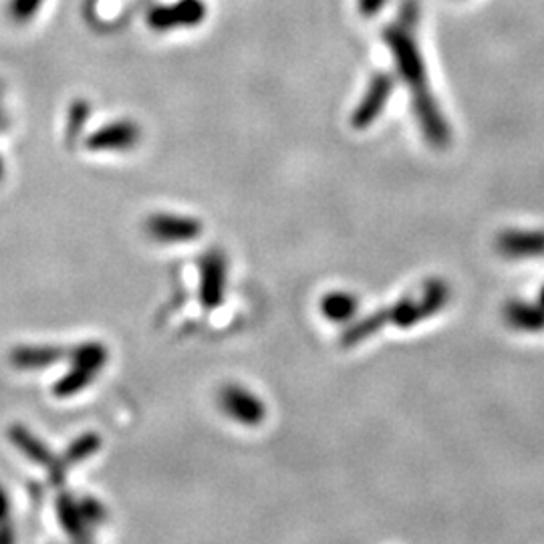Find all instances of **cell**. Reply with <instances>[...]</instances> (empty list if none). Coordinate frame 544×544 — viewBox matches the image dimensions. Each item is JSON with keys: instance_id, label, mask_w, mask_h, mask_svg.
Here are the masks:
<instances>
[{"instance_id": "cell-1", "label": "cell", "mask_w": 544, "mask_h": 544, "mask_svg": "<svg viewBox=\"0 0 544 544\" xmlns=\"http://www.w3.org/2000/svg\"><path fill=\"white\" fill-rule=\"evenodd\" d=\"M383 39L387 43V49L391 51V57L395 61L397 73L403 79V83L410 87L412 101H414V113L418 117L420 129L424 133L426 142L436 148L444 150L450 146L452 131L450 123L446 121L430 85H428V71L422 57V51L418 47V41L414 37V29L405 27L401 23L389 25L383 31Z\"/></svg>"}, {"instance_id": "cell-2", "label": "cell", "mask_w": 544, "mask_h": 544, "mask_svg": "<svg viewBox=\"0 0 544 544\" xmlns=\"http://www.w3.org/2000/svg\"><path fill=\"white\" fill-rule=\"evenodd\" d=\"M448 301H450V287L440 279H432L424 285V289L418 297L416 295L405 297L399 303H395L393 307L381 309V311L369 315L367 319L353 323L341 335V347H355V345L363 343L365 339L373 337L377 331H381L387 325H395L401 329L414 327V325L434 317L436 313H440L448 305Z\"/></svg>"}, {"instance_id": "cell-3", "label": "cell", "mask_w": 544, "mask_h": 544, "mask_svg": "<svg viewBox=\"0 0 544 544\" xmlns=\"http://www.w3.org/2000/svg\"><path fill=\"white\" fill-rule=\"evenodd\" d=\"M218 403L224 414L246 428H256L266 420V405L262 399L242 385H226L218 393Z\"/></svg>"}, {"instance_id": "cell-4", "label": "cell", "mask_w": 544, "mask_h": 544, "mask_svg": "<svg viewBox=\"0 0 544 544\" xmlns=\"http://www.w3.org/2000/svg\"><path fill=\"white\" fill-rule=\"evenodd\" d=\"M146 232L154 240L164 244H186V242L198 240L200 234L204 232V226L198 218H192V216L160 212V214H152L146 220Z\"/></svg>"}, {"instance_id": "cell-5", "label": "cell", "mask_w": 544, "mask_h": 544, "mask_svg": "<svg viewBox=\"0 0 544 544\" xmlns=\"http://www.w3.org/2000/svg\"><path fill=\"white\" fill-rule=\"evenodd\" d=\"M228 266L226 256L218 250H210L200 260V305L206 311H214L224 303L226 297Z\"/></svg>"}, {"instance_id": "cell-6", "label": "cell", "mask_w": 544, "mask_h": 544, "mask_svg": "<svg viewBox=\"0 0 544 544\" xmlns=\"http://www.w3.org/2000/svg\"><path fill=\"white\" fill-rule=\"evenodd\" d=\"M140 138L142 131L138 123L121 119L93 131L85 142V148L91 152H127L140 144Z\"/></svg>"}, {"instance_id": "cell-7", "label": "cell", "mask_w": 544, "mask_h": 544, "mask_svg": "<svg viewBox=\"0 0 544 544\" xmlns=\"http://www.w3.org/2000/svg\"><path fill=\"white\" fill-rule=\"evenodd\" d=\"M395 81L389 73H377L371 83L367 85V91L363 99L357 103L353 115H351V125L355 129H367L385 109L391 93H393Z\"/></svg>"}, {"instance_id": "cell-8", "label": "cell", "mask_w": 544, "mask_h": 544, "mask_svg": "<svg viewBox=\"0 0 544 544\" xmlns=\"http://www.w3.org/2000/svg\"><path fill=\"white\" fill-rule=\"evenodd\" d=\"M9 440L15 444V448L25 456L29 458L31 462H35L37 466H43L51 472V478L55 484L63 482L65 478V468L61 466V462H57L55 454L51 452V448L41 440L37 438L29 428L17 424V426H11L9 428Z\"/></svg>"}, {"instance_id": "cell-9", "label": "cell", "mask_w": 544, "mask_h": 544, "mask_svg": "<svg viewBox=\"0 0 544 544\" xmlns=\"http://www.w3.org/2000/svg\"><path fill=\"white\" fill-rule=\"evenodd\" d=\"M496 248L514 260L544 256V230H506L498 236Z\"/></svg>"}, {"instance_id": "cell-10", "label": "cell", "mask_w": 544, "mask_h": 544, "mask_svg": "<svg viewBox=\"0 0 544 544\" xmlns=\"http://www.w3.org/2000/svg\"><path fill=\"white\" fill-rule=\"evenodd\" d=\"M67 355V349L59 345H19L11 353V363L21 371H41Z\"/></svg>"}, {"instance_id": "cell-11", "label": "cell", "mask_w": 544, "mask_h": 544, "mask_svg": "<svg viewBox=\"0 0 544 544\" xmlns=\"http://www.w3.org/2000/svg\"><path fill=\"white\" fill-rule=\"evenodd\" d=\"M204 19V5L200 0H182L176 7L156 9L150 15V25L158 31H168L178 25H198Z\"/></svg>"}, {"instance_id": "cell-12", "label": "cell", "mask_w": 544, "mask_h": 544, "mask_svg": "<svg viewBox=\"0 0 544 544\" xmlns=\"http://www.w3.org/2000/svg\"><path fill=\"white\" fill-rule=\"evenodd\" d=\"M504 323L520 333H540L544 331V309L536 303L508 301L502 311Z\"/></svg>"}, {"instance_id": "cell-13", "label": "cell", "mask_w": 544, "mask_h": 544, "mask_svg": "<svg viewBox=\"0 0 544 544\" xmlns=\"http://www.w3.org/2000/svg\"><path fill=\"white\" fill-rule=\"evenodd\" d=\"M55 510H57V520L61 522L63 530L75 538V540H87V522L81 514L79 508V500H75L71 494H59L57 502H55Z\"/></svg>"}, {"instance_id": "cell-14", "label": "cell", "mask_w": 544, "mask_h": 544, "mask_svg": "<svg viewBox=\"0 0 544 544\" xmlns=\"http://www.w3.org/2000/svg\"><path fill=\"white\" fill-rule=\"evenodd\" d=\"M359 309V299L345 291H335L323 297L321 301V313L331 323H347L355 317Z\"/></svg>"}, {"instance_id": "cell-15", "label": "cell", "mask_w": 544, "mask_h": 544, "mask_svg": "<svg viewBox=\"0 0 544 544\" xmlns=\"http://www.w3.org/2000/svg\"><path fill=\"white\" fill-rule=\"evenodd\" d=\"M99 373L87 369V367H81V365H73L71 363V369L53 385V393L59 397V399H67V397H73L77 393H81L83 389H87L95 377Z\"/></svg>"}, {"instance_id": "cell-16", "label": "cell", "mask_w": 544, "mask_h": 544, "mask_svg": "<svg viewBox=\"0 0 544 544\" xmlns=\"http://www.w3.org/2000/svg\"><path fill=\"white\" fill-rule=\"evenodd\" d=\"M99 450H101V436H99V434H95V432L81 434V436H79L77 440H73V442L69 444V448L65 450L63 460H61V466H63V468H69V466L81 464V462L89 460L91 456H95Z\"/></svg>"}, {"instance_id": "cell-17", "label": "cell", "mask_w": 544, "mask_h": 544, "mask_svg": "<svg viewBox=\"0 0 544 544\" xmlns=\"http://www.w3.org/2000/svg\"><path fill=\"white\" fill-rule=\"evenodd\" d=\"M69 357H71L73 365H81V367H87V369L99 373L105 367V363L109 359V353H107V347L103 343H99V341H85V343L77 345L69 353Z\"/></svg>"}, {"instance_id": "cell-18", "label": "cell", "mask_w": 544, "mask_h": 544, "mask_svg": "<svg viewBox=\"0 0 544 544\" xmlns=\"http://www.w3.org/2000/svg\"><path fill=\"white\" fill-rule=\"evenodd\" d=\"M45 0H11L9 3V17L15 23H29L37 17Z\"/></svg>"}, {"instance_id": "cell-19", "label": "cell", "mask_w": 544, "mask_h": 544, "mask_svg": "<svg viewBox=\"0 0 544 544\" xmlns=\"http://www.w3.org/2000/svg\"><path fill=\"white\" fill-rule=\"evenodd\" d=\"M79 508H81V514L85 518L87 524H101L105 518H107V510L105 506L97 500V498H91V496H85L79 500Z\"/></svg>"}, {"instance_id": "cell-20", "label": "cell", "mask_w": 544, "mask_h": 544, "mask_svg": "<svg viewBox=\"0 0 544 544\" xmlns=\"http://www.w3.org/2000/svg\"><path fill=\"white\" fill-rule=\"evenodd\" d=\"M87 115H89V105H87L85 101L73 103V107H71V111H69V127H67V140H69V142L75 140L77 135L81 133Z\"/></svg>"}, {"instance_id": "cell-21", "label": "cell", "mask_w": 544, "mask_h": 544, "mask_svg": "<svg viewBox=\"0 0 544 544\" xmlns=\"http://www.w3.org/2000/svg\"><path fill=\"white\" fill-rule=\"evenodd\" d=\"M418 19H420V5H418V0H403L397 23H401L405 27H410V29H416Z\"/></svg>"}, {"instance_id": "cell-22", "label": "cell", "mask_w": 544, "mask_h": 544, "mask_svg": "<svg viewBox=\"0 0 544 544\" xmlns=\"http://www.w3.org/2000/svg\"><path fill=\"white\" fill-rule=\"evenodd\" d=\"M387 5V0H357V7L361 17L373 19L381 13V9Z\"/></svg>"}, {"instance_id": "cell-23", "label": "cell", "mask_w": 544, "mask_h": 544, "mask_svg": "<svg viewBox=\"0 0 544 544\" xmlns=\"http://www.w3.org/2000/svg\"><path fill=\"white\" fill-rule=\"evenodd\" d=\"M11 512V498L9 492L5 490V486H0V524H5Z\"/></svg>"}, {"instance_id": "cell-24", "label": "cell", "mask_w": 544, "mask_h": 544, "mask_svg": "<svg viewBox=\"0 0 544 544\" xmlns=\"http://www.w3.org/2000/svg\"><path fill=\"white\" fill-rule=\"evenodd\" d=\"M538 305L544 309V287H542L540 293H538Z\"/></svg>"}, {"instance_id": "cell-25", "label": "cell", "mask_w": 544, "mask_h": 544, "mask_svg": "<svg viewBox=\"0 0 544 544\" xmlns=\"http://www.w3.org/2000/svg\"><path fill=\"white\" fill-rule=\"evenodd\" d=\"M3 178H5V162L3 158H0V182H3Z\"/></svg>"}]
</instances>
